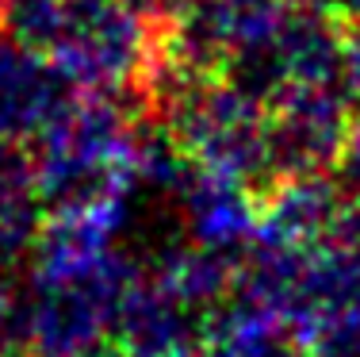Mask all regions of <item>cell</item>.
Listing matches in <instances>:
<instances>
[{
  "mask_svg": "<svg viewBox=\"0 0 360 357\" xmlns=\"http://www.w3.org/2000/svg\"><path fill=\"white\" fill-rule=\"evenodd\" d=\"M0 23H4V0H0Z\"/></svg>",
  "mask_w": 360,
  "mask_h": 357,
  "instance_id": "7",
  "label": "cell"
},
{
  "mask_svg": "<svg viewBox=\"0 0 360 357\" xmlns=\"http://www.w3.org/2000/svg\"><path fill=\"white\" fill-rule=\"evenodd\" d=\"M62 20H65V0H4L0 35L50 58Z\"/></svg>",
  "mask_w": 360,
  "mask_h": 357,
  "instance_id": "3",
  "label": "cell"
},
{
  "mask_svg": "<svg viewBox=\"0 0 360 357\" xmlns=\"http://www.w3.org/2000/svg\"><path fill=\"white\" fill-rule=\"evenodd\" d=\"M158 58V27L131 0H65L50 62L84 92L139 89Z\"/></svg>",
  "mask_w": 360,
  "mask_h": 357,
  "instance_id": "1",
  "label": "cell"
},
{
  "mask_svg": "<svg viewBox=\"0 0 360 357\" xmlns=\"http://www.w3.org/2000/svg\"><path fill=\"white\" fill-rule=\"evenodd\" d=\"M341 20L360 23V0H341Z\"/></svg>",
  "mask_w": 360,
  "mask_h": 357,
  "instance_id": "6",
  "label": "cell"
},
{
  "mask_svg": "<svg viewBox=\"0 0 360 357\" xmlns=\"http://www.w3.org/2000/svg\"><path fill=\"white\" fill-rule=\"evenodd\" d=\"M291 4H299V8H319V12H333V15L341 12V0H291Z\"/></svg>",
  "mask_w": 360,
  "mask_h": 357,
  "instance_id": "5",
  "label": "cell"
},
{
  "mask_svg": "<svg viewBox=\"0 0 360 357\" xmlns=\"http://www.w3.org/2000/svg\"><path fill=\"white\" fill-rule=\"evenodd\" d=\"M131 4L139 8L142 15H150V20H153V15H161L169 4H173V0H131Z\"/></svg>",
  "mask_w": 360,
  "mask_h": 357,
  "instance_id": "4",
  "label": "cell"
},
{
  "mask_svg": "<svg viewBox=\"0 0 360 357\" xmlns=\"http://www.w3.org/2000/svg\"><path fill=\"white\" fill-rule=\"evenodd\" d=\"M77 100V84L39 50L0 39V134H46Z\"/></svg>",
  "mask_w": 360,
  "mask_h": 357,
  "instance_id": "2",
  "label": "cell"
}]
</instances>
